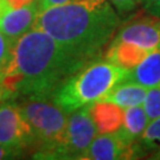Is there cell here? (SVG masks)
Segmentation results:
<instances>
[{
  "instance_id": "1",
  "label": "cell",
  "mask_w": 160,
  "mask_h": 160,
  "mask_svg": "<svg viewBox=\"0 0 160 160\" xmlns=\"http://www.w3.org/2000/svg\"><path fill=\"white\" fill-rule=\"evenodd\" d=\"M87 61L67 51L51 36L31 29L12 46L11 59L0 77L4 101L26 96H50Z\"/></svg>"
},
{
  "instance_id": "20",
  "label": "cell",
  "mask_w": 160,
  "mask_h": 160,
  "mask_svg": "<svg viewBox=\"0 0 160 160\" xmlns=\"http://www.w3.org/2000/svg\"><path fill=\"white\" fill-rule=\"evenodd\" d=\"M33 4H39V0H0V6L8 8H20Z\"/></svg>"
},
{
  "instance_id": "15",
  "label": "cell",
  "mask_w": 160,
  "mask_h": 160,
  "mask_svg": "<svg viewBox=\"0 0 160 160\" xmlns=\"http://www.w3.org/2000/svg\"><path fill=\"white\" fill-rule=\"evenodd\" d=\"M160 149V116L148 122L142 135L137 142L132 146V158L133 155L147 154L151 152H158ZM134 157V158H135Z\"/></svg>"
},
{
  "instance_id": "3",
  "label": "cell",
  "mask_w": 160,
  "mask_h": 160,
  "mask_svg": "<svg viewBox=\"0 0 160 160\" xmlns=\"http://www.w3.org/2000/svg\"><path fill=\"white\" fill-rule=\"evenodd\" d=\"M131 70L100 57L92 59L71 75L53 94V101L65 113L102 101L110 90L126 81Z\"/></svg>"
},
{
  "instance_id": "6",
  "label": "cell",
  "mask_w": 160,
  "mask_h": 160,
  "mask_svg": "<svg viewBox=\"0 0 160 160\" xmlns=\"http://www.w3.org/2000/svg\"><path fill=\"white\" fill-rule=\"evenodd\" d=\"M0 145L17 158L34 146V138L24 119L17 101L7 100L0 104Z\"/></svg>"
},
{
  "instance_id": "13",
  "label": "cell",
  "mask_w": 160,
  "mask_h": 160,
  "mask_svg": "<svg viewBox=\"0 0 160 160\" xmlns=\"http://www.w3.org/2000/svg\"><path fill=\"white\" fill-rule=\"evenodd\" d=\"M127 80L137 82L146 88L160 84V45L132 69Z\"/></svg>"
},
{
  "instance_id": "9",
  "label": "cell",
  "mask_w": 160,
  "mask_h": 160,
  "mask_svg": "<svg viewBox=\"0 0 160 160\" xmlns=\"http://www.w3.org/2000/svg\"><path fill=\"white\" fill-rule=\"evenodd\" d=\"M132 146L123 140L119 131L97 134L87 148L82 160L131 159Z\"/></svg>"
},
{
  "instance_id": "2",
  "label": "cell",
  "mask_w": 160,
  "mask_h": 160,
  "mask_svg": "<svg viewBox=\"0 0 160 160\" xmlns=\"http://www.w3.org/2000/svg\"><path fill=\"white\" fill-rule=\"evenodd\" d=\"M120 18L108 0H72L38 13L34 29L51 36L75 56L90 62L100 57L119 29Z\"/></svg>"
},
{
  "instance_id": "23",
  "label": "cell",
  "mask_w": 160,
  "mask_h": 160,
  "mask_svg": "<svg viewBox=\"0 0 160 160\" xmlns=\"http://www.w3.org/2000/svg\"><path fill=\"white\" fill-rule=\"evenodd\" d=\"M152 159H159L160 160V149L158 151V152H155L154 157H152Z\"/></svg>"
},
{
  "instance_id": "4",
  "label": "cell",
  "mask_w": 160,
  "mask_h": 160,
  "mask_svg": "<svg viewBox=\"0 0 160 160\" xmlns=\"http://www.w3.org/2000/svg\"><path fill=\"white\" fill-rule=\"evenodd\" d=\"M18 106L29 123L34 138L36 153H43L56 146L67 128L69 114L57 106L50 96L20 97Z\"/></svg>"
},
{
  "instance_id": "21",
  "label": "cell",
  "mask_w": 160,
  "mask_h": 160,
  "mask_svg": "<svg viewBox=\"0 0 160 160\" xmlns=\"http://www.w3.org/2000/svg\"><path fill=\"white\" fill-rule=\"evenodd\" d=\"M69 1H72V0H39V11L42 10H45L48 7H52V6H57L62 5Z\"/></svg>"
},
{
  "instance_id": "14",
  "label": "cell",
  "mask_w": 160,
  "mask_h": 160,
  "mask_svg": "<svg viewBox=\"0 0 160 160\" xmlns=\"http://www.w3.org/2000/svg\"><path fill=\"white\" fill-rule=\"evenodd\" d=\"M149 119L142 104L134 106L123 110V120L122 125L118 129L121 137L128 145L133 146L142 135L143 131L148 125Z\"/></svg>"
},
{
  "instance_id": "22",
  "label": "cell",
  "mask_w": 160,
  "mask_h": 160,
  "mask_svg": "<svg viewBox=\"0 0 160 160\" xmlns=\"http://www.w3.org/2000/svg\"><path fill=\"white\" fill-rule=\"evenodd\" d=\"M2 159H13L12 154L7 151L6 148H4L1 145H0V160Z\"/></svg>"
},
{
  "instance_id": "11",
  "label": "cell",
  "mask_w": 160,
  "mask_h": 160,
  "mask_svg": "<svg viewBox=\"0 0 160 160\" xmlns=\"http://www.w3.org/2000/svg\"><path fill=\"white\" fill-rule=\"evenodd\" d=\"M148 88L139 84L137 82L126 80L115 87L113 90L104 96L102 101L114 103L123 110L134 106L142 104Z\"/></svg>"
},
{
  "instance_id": "16",
  "label": "cell",
  "mask_w": 160,
  "mask_h": 160,
  "mask_svg": "<svg viewBox=\"0 0 160 160\" xmlns=\"http://www.w3.org/2000/svg\"><path fill=\"white\" fill-rule=\"evenodd\" d=\"M142 107L149 121L160 116V84L148 88Z\"/></svg>"
},
{
  "instance_id": "17",
  "label": "cell",
  "mask_w": 160,
  "mask_h": 160,
  "mask_svg": "<svg viewBox=\"0 0 160 160\" xmlns=\"http://www.w3.org/2000/svg\"><path fill=\"white\" fill-rule=\"evenodd\" d=\"M12 44L8 38L0 31V77L4 74L7 64L11 59L12 53Z\"/></svg>"
},
{
  "instance_id": "5",
  "label": "cell",
  "mask_w": 160,
  "mask_h": 160,
  "mask_svg": "<svg viewBox=\"0 0 160 160\" xmlns=\"http://www.w3.org/2000/svg\"><path fill=\"white\" fill-rule=\"evenodd\" d=\"M97 135L89 106L69 114L67 128L61 141L51 149L34 153V159H82L87 148Z\"/></svg>"
},
{
  "instance_id": "18",
  "label": "cell",
  "mask_w": 160,
  "mask_h": 160,
  "mask_svg": "<svg viewBox=\"0 0 160 160\" xmlns=\"http://www.w3.org/2000/svg\"><path fill=\"white\" fill-rule=\"evenodd\" d=\"M108 1L119 13H128L133 11L139 4H141V0H108Z\"/></svg>"
},
{
  "instance_id": "12",
  "label": "cell",
  "mask_w": 160,
  "mask_h": 160,
  "mask_svg": "<svg viewBox=\"0 0 160 160\" xmlns=\"http://www.w3.org/2000/svg\"><path fill=\"white\" fill-rule=\"evenodd\" d=\"M147 55L148 53L146 51H143L140 48L133 44L112 39L110 44H108V48H107L104 59L115 65H119L121 68L132 70Z\"/></svg>"
},
{
  "instance_id": "7",
  "label": "cell",
  "mask_w": 160,
  "mask_h": 160,
  "mask_svg": "<svg viewBox=\"0 0 160 160\" xmlns=\"http://www.w3.org/2000/svg\"><path fill=\"white\" fill-rule=\"evenodd\" d=\"M113 39L133 44L149 53L160 45V18L148 14L131 20L118 29Z\"/></svg>"
},
{
  "instance_id": "19",
  "label": "cell",
  "mask_w": 160,
  "mask_h": 160,
  "mask_svg": "<svg viewBox=\"0 0 160 160\" xmlns=\"http://www.w3.org/2000/svg\"><path fill=\"white\" fill-rule=\"evenodd\" d=\"M141 5L147 14L160 18V0H141Z\"/></svg>"
},
{
  "instance_id": "10",
  "label": "cell",
  "mask_w": 160,
  "mask_h": 160,
  "mask_svg": "<svg viewBox=\"0 0 160 160\" xmlns=\"http://www.w3.org/2000/svg\"><path fill=\"white\" fill-rule=\"evenodd\" d=\"M89 110L96 126L97 134L118 131L122 125L123 109L114 103L97 101L89 106Z\"/></svg>"
},
{
  "instance_id": "8",
  "label": "cell",
  "mask_w": 160,
  "mask_h": 160,
  "mask_svg": "<svg viewBox=\"0 0 160 160\" xmlns=\"http://www.w3.org/2000/svg\"><path fill=\"white\" fill-rule=\"evenodd\" d=\"M38 13V4L20 8H8L0 6V31L12 44H14L23 34L33 29Z\"/></svg>"
}]
</instances>
